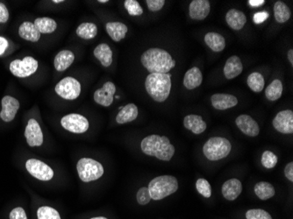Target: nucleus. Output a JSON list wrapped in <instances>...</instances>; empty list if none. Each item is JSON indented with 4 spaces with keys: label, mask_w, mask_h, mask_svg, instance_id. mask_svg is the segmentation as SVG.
<instances>
[{
    "label": "nucleus",
    "mask_w": 293,
    "mask_h": 219,
    "mask_svg": "<svg viewBox=\"0 0 293 219\" xmlns=\"http://www.w3.org/2000/svg\"><path fill=\"white\" fill-rule=\"evenodd\" d=\"M140 62L150 73L168 74L176 66V62L165 50L150 48L142 54Z\"/></svg>",
    "instance_id": "1"
},
{
    "label": "nucleus",
    "mask_w": 293,
    "mask_h": 219,
    "mask_svg": "<svg viewBox=\"0 0 293 219\" xmlns=\"http://www.w3.org/2000/svg\"><path fill=\"white\" fill-rule=\"evenodd\" d=\"M140 149L149 156H154L160 161H169L175 154V147L166 136L150 135L142 139Z\"/></svg>",
    "instance_id": "2"
},
{
    "label": "nucleus",
    "mask_w": 293,
    "mask_h": 219,
    "mask_svg": "<svg viewBox=\"0 0 293 219\" xmlns=\"http://www.w3.org/2000/svg\"><path fill=\"white\" fill-rule=\"evenodd\" d=\"M172 74L152 73L146 77L145 88L146 92L158 103H162L168 99L172 90Z\"/></svg>",
    "instance_id": "3"
},
{
    "label": "nucleus",
    "mask_w": 293,
    "mask_h": 219,
    "mask_svg": "<svg viewBox=\"0 0 293 219\" xmlns=\"http://www.w3.org/2000/svg\"><path fill=\"white\" fill-rule=\"evenodd\" d=\"M148 188L151 199L162 200L178 191V180L172 176H158L150 182Z\"/></svg>",
    "instance_id": "4"
},
{
    "label": "nucleus",
    "mask_w": 293,
    "mask_h": 219,
    "mask_svg": "<svg viewBox=\"0 0 293 219\" xmlns=\"http://www.w3.org/2000/svg\"><path fill=\"white\" fill-rule=\"evenodd\" d=\"M232 145L230 141L223 137L210 138L203 145V153L209 161L222 160L230 154Z\"/></svg>",
    "instance_id": "5"
},
{
    "label": "nucleus",
    "mask_w": 293,
    "mask_h": 219,
    "mask_svg": "<svg viewBox=\"0 0 293 219\" xmlns=\"http://www.w3.org/2000/svg\"><path fill=\"white\" fill-rule=\"evenodd\" d=\"M79 178L84 182H91L100 179L104 175L102 164L91 158H82L77 164Z\"/></svg>",
    "instance_id": "6"
},
{
    "label": "nucleus",
    "mask_w": 293,
    "mask_h": 219,
    "mask_svg": "<svg viewBox=\"0 0 293 219\" xmlns=\"http://www.w3.org/2000/svg\"><path fill=\"white\" fill-rule=\"evenodd\" d=\"M56 94L66 100H75L80 96L81 84L75 78H63L55 87Z\"/></svg>",
    "instance_id": "7"
},
{
    "label": "nucleus",
    "mask_w": 293,
    "mask_h": 219,
    "mask_svg": "<svg viewBox=\"0 0 293 219\" xmlns=\"http://www.w3.org/2000/svg\"><path fill=\"white\" fill-rule=\"evenodd\" d=\"M37 69L38 62L31 56L23 60H14L10 63V71L16 78H28L35 74Z\"/></svg>",
    "instance_id": "8"
},
{
    "label": "nucleus",
    "mask_w": 293,
    "mask_h": 219,
    "mask_svg": "<svg viewBox=\"0 0 293 219\" xmlns=\"http://www.w3.org/2000/svg\"><path fill=\"white\" fill-rule=\"evenodd\" d=\"M26 168L32 176L43 182L50 181L54 177V171L47 164L36 159H29L26 162Z\"/></svg>",
    "instance_id": "9"
},
{
    "label": "nucleus",
    "mask_w": 293,
    "mask_h": 219,
    "mask_svg": "<svg viewBox=\"0 0 293 219\" xmlns=\"http://www.w3.org/2000/svg\"><path fill=\"white\" fill-rule=\"evenodd\" d=\"M61 125L64 129L73 133H84L89 129V121L83 115H66L62 118Z\"/></svg>",
    "instance_id": "10"
},
{
    "label": "nucleus",
    "mask_w": 293,
    "mask_h": 219,
    "mask_svg": "<svg viewBox=\"0 0 293 219\" xmlns=\"http://www.w3.org/2000/svg\"><path fill=\"white\" fill-rule=\"evenodd\" d=\"M25 137L29 147H41L43 144V133L41 127L35 118L29 119L26 127Z\"/></svg>",
    "instance_id": "11"
},
{
    "label": "nucleus",
    "mask_w": 293,
    "mask_h": 219,
    "mask_svg": "<svg viewBox=\"0 0 293 219\" xmlns=\"http://www.w3.org/2000/svg\"><path fill=\"white\" fill-rule=\"evenodd\" d=\"M272 125L278 133L291 134L293 133V111L284 110L278 112L274 117Z\"/></svg>",
    "instance_id": "12"
},
{
    "label": "nucleus",
    "mask_w": 293,
    "mask_h": 219,
    "mask_svg": "<svg viewBox=\"0 0 293 219\" xmlns=\"http://www.w3.org/2000/svg\"><path fill=\"white\" fill-rule=\"evenodd\" d=\"M115 92V84L112 82H106L101 89H99L94 93V101L97 105L108 107L113 103V96Z\"/></svg>",
    "instance_id": "13"
},
{
    "label": "nucleus",
    "mask_w": 293,
    "mask_h": 219,
    "mask_svg": "<svg viewBox=\"0 0 293 219\" xmlns=\"http://www.w3.org/2000/svg\"><path fill=\"white\" fill-rule=\"evenodd\" d=\"M2 111L0 112V117L4 122H11L14 119L19 109V102L18 99L13 96H5L2 99Z\"/></svg>",
    "instance_id": "14"
},
{
    "label": "nucleus",
    "mask_w": 293,
    "mask_h": 219,
    "mask_svg": "<svg viewBox=\"0 0 293 219\" xmlns=\"http://www.w3.org/2000/svg\"><path fill=\"white\" fill-rule=\"evenodd\" d=\"M235 124L240 132L249 137H256L260 133L258 124L250 115H240L236 118Z\"/></svg>",
    "instance_id": "15"
},
{
    "label": "nucleus",
    "mask_w": 293,
    "mask_h": 219,
    "mask_svg": "<svg viewBox=\"0 0 293 219\" xmlns=\"http://www.w3.org/2000/svg\"><path fill=\"white\" fill-rule=\"evenodd\" d=\"M211 5L208 0H193L189 7V15L194 20H203L209 15Z\"/></svg>",
    "instance_id": "16"
},
{
    "label": "nucleus",
    "mask_w": 293,
    "mask_h": 219,
    "mask_svg": "<svg viewBox=\"0 0 293 219\" xmlns=\"http://www.w3.org/2000/svg\"><path fill=\"white\" fill-rule=\"evenodd\" d=\"M213 108L219 111H225L228 109L233 108L235 105H238V99L236 96L230 95V94H214L211 98Z\"/></svg>",
    "instance_id": "17"
},
{
    "label": "nucleus",
    "mask_w": 293,
    "mask_h": 219,
    "mask_svg": "<svg viewBox=\"0 0 293 219\" xmlns=\"http://www.w3.org/2000/svg\"><path fill=\"white\" fill-rule=\"evenodd\" d=\"M241 191H242V184L240 180L236 178L228 180L222 185V194L225 199L228 201H234L237 199Z\"/></svg>",
    "instance_id": "18"
},
{
    "label": "nucleus",
    "mask_w": 293,
    "mask_h": 219,
    "mask_svg": "<svg viewBox=\"0 0 293 219\" xmlns=\"http://www.w3.org/2000/svg\"><path fill=\"white\" fill-rule=\"evenodd\" d=\"M243 69V65L237 56H233L228 59L224 67L225 78L231 80L240 76Z\"/></svg>",
    "instance_id": "19"
},
{
    "label": "nucleus",
    "mask_w": 293,
    "mask_h": 219,
    "mask_svg": "<svg viewBox=\"0 0 293 219\" xmlns=\"http://www.w3.org/2000/svg\"><path fill=\"white\" fill-rule=\"evenodd\" d=\"M184 126L197 135L204 133L206 129V123L200 115H187L184 118Z\"/></svg>",
    "instance_id": "20"
},
{
    "label": "nucleus",
    "mask_w": 293,
    "mask_h": 219,
    "mask_svg": "<svg viewBox=\"0 0 293 219\" xmlns=\"http://www.w3.org/2000/svg\"><path fill=\"white\" fill-rule=\"evenodd\" d=\"M19 35L23 40L37 42L41 38V33L38 31L37 28L32 22H23L19 28Z\"/></svg>",
    "instance_id": "21"
},
{
    "label": "nucleus",
    "mask_w": 293,
    "mask_h": 219,
    "mask_svg": "<svg viewBox=\"0 0 293 219\" xmlns=\"http://www.w3.org/2000/svg\"><path fill=\"white\" fill-rule=\"evenodd\" d=\"M226 21L229 28L234 30H240L246 24V15L241 11L236 9H231L226 15Z\"/></svg>",
    "instance_id": "22"
},
{
    "label": "nucleus",
    "mask_w": 293,
    "mask_h": 219,
    "mask_svg": "<svg viewBox=\"0 0 293 219\" xmlns=\"http://www.w3.org/2000/svg\"><path fill=\"white\" fill-rule=\"evenodd\" d=\"M75 61L74 54L69 50H63L58 53L55 57L54 66L56 70L59 72L65 71L71 66L72 63Z\"/></svg>",
    "instance_id": "23"
},
{
    "label": "nucleus",
    "mask_w": 293,
    "mask_h": 219,
    "mask_svg": "<svg viewBox=\"0 0 293 219\" xmlns=\"http://www.w3.org/2000/svg\"><path fill=\"white\" fill-rule=\"evenodd\" d=\"M106 32L113 41L119 42L128 34V27L121 22H109L106 26Z\"/></svg>",
    "instance_id": "24"
},
{
    "label": "nucleus",
    "mask_w": 293,
    "mask_h": 219,
    "mask_svg": "<svg viewBox=\"0 0 293 219\" xmlns=\"http://www.w3.org/2000/svg\"><path fill=\"white\" fill-rule=\"evenodd\" d=\"M202 72L198 67L190 68L185 73L184 78V85L187 90H194L202 84Z\"/></svg>",
    "instance_id": "25"
},
{
    "label": "nucleus",
    "mask_w": 293,
    "mask_h": 219,
    "mask_svg": "<svg viewBox=\"0 0 293 219\" xmlns=\"http://www.w3.org/2000/svg\"><path fill=\"white\" fill-rule=\"evenodd\" d=\"M138 107L134 104H128L119 111L116 117V122L119 125L135 120L138 117Z\"/></svg>",
    "instance_id": "26"
},
{
    "label": "nucleus",
    "mask_w": 293,
    "mask_h": 219,
    "mask_svg": "<svg viewBox=\"0 0 293 219\" xmlns=\"http://www.w3.org/2000/svg\"><path fill=\"white\" fill-rule=\"evenodd\" d=\"M94 56L100 61L104 67H109L112 63V51L107 44L97 45L94 50Z\"/></svg>",
    "instance_id": "27"
},
{
    "label": "nucleus",
    "mask_w": 293,
    "mask_h": 219,
    "mask_svg": "<svg viewBox=\"0 0 293 219\" xmlns=\"http://www.w3.org/2000/svg\"><path fill=\"white\" fill-rule=\"evenodd\" d=\"M205 42L213 52H222L226 47L225 38L218 33H207L205 36Z\"/></svg>",
    "instance_id": "28"
},
{
    "label": "nucleus",
    "mask_w": 293,
    "mask_h": 219,
    "mask_svg": "<svg viewBox=\"0 0 293 219\" xmlns=\"http://www.w3.org/2000/svg\"><path fill=\"white\" fill-rule=\"evenodd\" d=\"M256 197L261 200H268L275 196L274 186L270 182H260L256 183L254 188Z\"/></svg>",
    "instance_id": "29"
},
{
    "label": "nucleus",
    "mask_w": 293,
    "mask_h": 219,
    "mask_svg": "<svg viewBox=\"0 0 293 219\" xmlns=\"http://www.w3.org/2000/svg\"><path fill=\"white\" fill-rule=\"evenodd\" d=\"M34 24L41 34H52L57 28L56 22L53 19H50L47 17L37 18Z\"/></svg>",
    "instance_id": "30"
},
{
    "label": "nucleus",
    "mask_w": 293,
    "mask_h": 219,
    "mask_svg": "<svg viewBox=\"0 0 293 219\" xmlns=\"http://www.w3.org/2000/svg\"><path fill=\"white\" fill-rule=\"evenodd\" d=\"M78 37L84 40H91L97 34V27L94 23H82L76 31Z\"/></svg>",
    "instance_id": "31"
},
{
    "label": "nucleus",
    "mask_w": 293,
    "mask_h": 219,
    "mask_svg": "<svg viewBox=\"0 0 293 219\" xmlns=\"http://www.w3.org/2000/svg\"><path fill=\"white\" fill-rule=\"evenodd\" d=\"M283 94V84L280 80L275 79L265 90V96L270 101H277Z\"/></svg>",
    "instance_id": "32"
},
{
    "label": "nucleus",
    "mask_w": 293,
    "mask_h": 219,
    "mask_svg": "<svg viewBox=\"0 0 293 219\" xmlns=\"http://www.w3.org/2000/svg\"><path fill=\"white\" fill-rule=\"evenodd\" d=\"M274 17L280 24L288 21L290 18V10L284 2L278 1L274 5Z\"/></svg>",
    "instance_id": "33"
},
{
    "label": "nucleus",
    "mask_w": 293,
    "mask_h": 219,
    "mask_svg": "<svg viewBox=\"0 0 293 219\" xmlns=\"http://www.w3.org/2000/svg\"><path fill=\"white\" fill-rule=\"evenodd\" d=\"M247 83L250 90L254 92L259 93L263 90L265 81L262 74H260L258 72H254L249 76V78L247 79Z\"/></svg>",
    "instance_id": "34"
},
{
    "label": "nucleus",
    "mask_w": 293,
    "mask_h": 219,
    "mask_svg": "<svg viewBox=\"0 0 293 219\" xmlns=\"http://www.w3.org/2000/svg\"><path fill=\"white\" fill-rule=\"evenodd\" d=\"M38 219H61L57 210L50 206H41L37 210Z\"/></svg>",
    "instance_id": "35"
},
{
    "label": "nucleus",
    "mask_w": 293,
    "mask_h": 219,
    "mask_svg": "<svg viewBox=\"0 0 293 219\" xmlns=\"http://www.w3.org/2000/svg\"><path fill=\"white\" fill-rule=\"evenodd\" d=\"M278 156L275 155L273 152L268 151V150L263 152L262 155V164L265 168L267 169L274 168L276 165L278 164Z\"/></svg>",
    "instance_id": "36"
},
{
    "label": "nucleus",
    "mask_w": 293,
    "mask_h": 219,
    "mask_svg": "<svg viewBox=\"0 0 293 219\" xmlns=\"http://www.w3.org/2000/svg\"><path fill=\"white\" fill-rule=\"evenodd\" d=\"M196 188L198 192L204 198H210L212 196V188L209 182L204 178L197 180Z\"/></svg>",
    "instance_id": "37"
},
{
    "label": "nucleus",
    "mask_w": 293,
    "mask_h": 219,
    "mask_svg": "<svg viewBox=\"0 0 293 219\" xmlns=\"http://www.w3.org/2000/svg\"><path fill=\"white\" fill-rule=\"evenodd\" d=\"M124 6L129 15L140 16L143 13L142 7L136 0H126Z\"/></svg>",
    "instance_id": "38"
},
{
    "label": "nucleus",
    "mask_w": 293,
    "mask_h": 219,
    "mask_svg": "<svg viewBox=\"0 0 293 219\" xmlns=\"http://www.w3.org/2000/svg\"><path fill=\"white\" fill-rule=\"evenodd\" d=\"M246 219H272L270 213L262 209H252L246 212Z\"/></svg>",
    "instance_id": "39"
},
{
    "label": "nucleus",
    "mask_w": 293,
    "mask_h": 219,
    "mask_svg": "<svg viewBox=\"0 0 293 219\" xmlns=\"http://www.w3.org/2000/svg\"><path fill=\"white\" fill-rule=\"evenodd\" d=\"M136 199H137L138 204H140V205H146V204H150V201L152 199L150 197L149 188L146 187H141L138 190Z\"/></svg>",
    "instance_id": "40"
},
{
    "label": "nucleus",
    "mask_w": 293,
    "mask_h": 219,
    "mask_svg": "<svg viewBox=\"0 0 293 219\" xmlns=\"http://www.w3.org/2000/svg\"><path fill=\"white\" fill-rule=\"evenodd\" d=\"M146 7L151 12H158L162 9L165 1L164 0H146Z\"/></svg>",
    "instance_id": "41"
},
{
    "label": "nucleus",
    "mask_w": 293,
    "mask_h": 219,
    "mask_svg": "<svg viewBox=\"0 0 293 219\" xmlns=\"http://www.w3.org/2000/svg\"><path fill=\"white\" fill-rule=\"evenodd\" d=\"M10 219H28L25 210L21 207H17L10 213Z\"/></svg>",
    "instance_id": "42"
},
{
    "label": "nucleus",
    "mask_w": 293,
    "mask_h": 219,
    "mask_svg": "<svg viewBox=\"0 0 293 219\" xmlns=\"http://www.w3.org/2000/svg\"><path fill=\"white\" fill-rule=\"evenodd\" d=\"M8 19H9V11L5 4L0 3V24L7 23Z\"/></svg>",
    "instance_id": "43"
},
{
    "label": "nucleus",
    "mask_w": 293,
    "mask_h": 219,
    "mask_svg": "<svg viewBox=\"0 0 293 219\" xmlns=\"http://www.w3.org/2000/svg\"><path fill=\"white\" fill-rule=\"evenodd\" d=\"M268 13H267V12H259V13L254 14L253 21L256 25H258V24H261L262 22L265 21L266 19H268Z\"/></svg>",
    "instance_id": "44"
},
{
    "label": "nucleus",
    "mask_w": 293,
    "mask_h": 219,
    "mask_svg": "<svg viewBox=\"0 0 293 219\" xmlns=\"http://www.w3.org/2000/svg\"><path fill=\"white\" fill-rule=\"evenodd\" d=\"M284 176L290 182H293V162H290L285 166Z\"/></svg>",
    "instance_id": "45"
},
{
    "label": "nucleus",
    "mask_w": 293,
    "mask_h": 219,
    "mask_svg": "<svg viewBox=\"0 0 293 219\" xmlns=\"http://www.w3.org/2000/svg\"><path fill=\"white\" fill-rule=\"evenodd\" d=\"M8 47V41L4 37H0V56H2L6 52Z\"/></svg>",
    "instance_id": "46"
},
{
    "label": "nucleus",
    "mask_w": 293,
    "mask_h": 219,
    "mask_svg": "<svg viewBox=\"0 0 293 219\" xmlns=\"http://www.w3.org/2000/svg\"><path fill=\"white\" fill-rule=\"evenodd\" d=\"M265 3L264 0H249L250 6L253 7H260L263 6Z\"/></svg>",
    "instance_id": "47"
},
{
    "label": "nucleus",
    "mask_w": 293,
    "mask_h": 219,
    "mask_svg": "<svg viewBox=\"0 0 293 219\" xmlns=\"http://www.w3.org/2000/svg\"><path fill=\"white\" fill-rule=\"evenodd\" d=\"M287 57H288V60L289 62H290V64H293V50H290L287 53Z\"/></svg>",
    "instance_id": "48"
},
{
    "label": "nucleus",
    "mask_w": 293,
    "mask_h": 219,
    "mask_svg": "<svg viewBox=\"0 0 293 219\" xmlns=\"http://www.w3.org/2000/svg\"><path fill=\"white\" fill-rule=\"evenodd\" d=\"M53 3L55 4L63 3V0H54Z\"/></svg>",
    "instance_id": "49"
},
{
    "label": "nucleus",
    "mask_w": 293,
    "mask_h": 219,
    "mask_svg": "<svg viewBox=\"0 0 293 219\" xmlns=\"http://www.w3.org/2000/svg\"><path fill=\"white\" fill-rule=\"evenodd\" d=\"M99 3H102V4L108 3V0H99Z\"/></svg>",
    "instance_id": "50"
},
{
    "label": "nucleus",
    "mask_w": 293,
    "mask_h": 219,
    "mask_svg": "<svg viewBox=\"0 0 293 219\" xmlns=\"http://www.w3.org/2000/svg\"><path fill=\"white\" fill-rule=\"evenodd\" d=\"M91 219H107L106 217H104V216H97V217H92Z\"/></svg>",
    "instance_id": "51"
}]
</instances>
